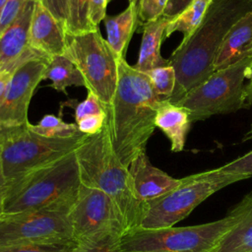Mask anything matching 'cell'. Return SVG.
Segmentation results:
<instances>
[{
    "label": "cell",
    "instance_id": "13",
    "mask_svg": "<svg viewBox=\"0 0 252 252\" xmlns=\"http://www.w3.org/2000/svg\"><path fill=\"white\" fill-rule=\"evenodd\" d=\"M35 1L30 0L17 20L0 35V71L14 72L28 60L43 58L30 46V26Z\"/></svg>",
    "mask_w": 252,
    "mask_h": 252
},
{
    "label": "cell",
    "instance_id": "34",
    "mask_svg": "<svg viewBox=\"0 0 252 252\" xmlns=\"http://www.w3.org/2000/svg\"><path fill=\"white\" fill-rule=\"evenodd\" d=\"M38 1L49 11V13L62 25L64 29L66 17H67L68 0H38Z\"/></svg>",
    "mask_w": 252,
    "mask_h": 252
},
{
    "label": "cell",
    "instance_id": "35",
    "mask_svg": "<svg viewBox=\"0 0 252 252\" xmlns=\"http://www.w3.org/2000/svg\"><path fill=\"white\" fill-rule=\"evenodd\" d=\"M191 1L192 0H169L163 15L173 18L178 15L186 6H188Z\"/></svg>",
    "mask_w": 252,
    "mask_h": 252
},
{
    "label": "cell",
    "instance_id": "12",
    "mask_svg": "<svg viewBox=\"0 0 252 252\" xmlns=\"http://www.w3.org/2000/svg\"><path fill=\"white\" fill-rule=\"evenodd\" d=\"M47 60L31 59L15 69L6 97L0 105V130L29 123V105L35 88L43 80Z\"/></svg>",
    "mask_w": 252,
    "mask_h": 252
},
{
    "label": "cell",
    "instance_id": "14",
    "mask_svg": "<svg viewBox=\"0 0 252 252\" xmlns=\"http://www.w3.org/2000/svg\"><path fill=\"white\" fill-rule=\"evenodd\" d=\"M134 193L138 200L147 206L179 185L180 179L174 178L155 166L146 152L139 155L127 167Z\"/></svg>",
    "mask_w": 252,
    "mask_h": 252
},
{
    "label": "cell",
    "instance_id": "28",
    "mask_svg": "<svg viewBox=\"0 0 252 252\" xmlns=\"http://www.w3.org/2000/svg\"><path fill=\"white\" fill-rule=\"evenodd\" d=\"M72 102L74 103L72 107L75 108L74 116L76 124L88 116L106 112L98 98L92 92H88V95L85 100L81 102L72 100Z\"/></svg>",
    "mask_w": 252,
    "mask_h": 252
},
{
    "label": "cell",
    "instance_id": "5",
    "mask_svg": "<svg viewBox=\"0 0 252 252\" xmlns=\"http://www.w3.org/2000/svg\"><path fill=\"white\" fill-rule=\"evenodd\" d=\"M29 123L0 130L1 160L6 183L75 152L86 136L50 138L32 131Z\"/></svg>",
    "mask_w": 252,
    "mask_h": 252
},
{
    "label": "cell",
    "instance_id": "21",
    "mask_svg": "<svg viewBox=\"0 0 252 252\" xmlns=\"http://www.w3.org/2000/svg\"><path fill=\"white\" fill-rule=\"evenodd\" d=\"M43 80H50L51 87L60 93H66L67 87H85L84 78L76 65L65 55L50 57L45 66Z\"/></svg>",
    "mask_w": 252,
    "mask_h": 252
},
{
    "label": "cell",
    "instance_id": "33",
    "mask_svg": "<svg viewBox=\"0 0 252 252\" xmlns=\"http://www.w3.org/2000/svg\"><path fill=\"white\" fill-rule=\"evenodd\" d=\"M109 0H89V20L94 29L106 16V7Z\"/></svg>",
    "mask_w": 252,
    "mask_h": 252
},
{
    "label": "cell",
    "instance_id": "42",
    "mask_svg": "<svg viewBox=\"0 0 252 252\" xmlns=\"http://www.w3.org/2000/svg\"><path fill=\"white\" fill-rule=\"evenodd\" d=\"M211 252H219V251H217L216 249H214V250H212ZM227 252H241V251H227Z\"/></svg>",
    "mask_w": 252,
    "mask_h": 252
},
{
    "label": "cell",
    "instance_id": "17",
    "mask_svg": "<svg viewBox=\"0 0 252 252\" xmlns=\"http://www.w3.org/2000/svg\"><path fill=\"white\" fill-rule=\"evenodd\" d=\"M172 17L162 15L156 20L143 24V35L137 63L134 68L146 73L157 67L169 65V61L160 54V45L164 38L165 30Z\"/></svg>",
    "mask_w": 252,
    "mask_h": 252
},
{
    "label": "cell",
    "instance_id": "16",
    "mask_svg": "<svg viewBox=\"0 0 252 252\" xmlns=\"http://www.w3.org/2000/svg\"><path fill=\"white\" fill-rule=\"evenodd\" d=\"M250 55H252V11L235 23L225 35L215 57L214 72Z\"/></svg>",
    "mask_w": 252,
    "mask_h": 252
},
{
    "label": "cell",
    "instance_id": "4",
    "mask_svg": "<svg viewBox=\"0 0 252 252\" xmlns=\"http://www.w3.org/2000/svg\"><path fill=\"white\" fill-rule=\"evenodd\" d=\"M75 152L6 183L4 214L51 211L68 215L81 187Z\"/></svg>",
    "mask_w": 252,
    "mask_h": 252
},
{
    "label": "cell",
    "instance_id": "29",
    "mask_svg": "<svg viewBox=\"0 0 252 252\" xmlns=\"http://www.w3.org/2000/svg\"><path fill=\"white\" fill-rule=\"evenodd\" d=\"M30 0H7L0 14V35L17 20Z\"/></svg>",
    "mask_w": 252,
    "mask_h": 252
},
{
    "label": "cell",
    "instance_id": "26",
    "mask_svg": "<svg viewBox=\"0 0 252 252\" xmlns=\"http://www.w3.org/2000/svg\"><path fill=\"white\" fill-rule=\"evenodd\" d=\"M77 244L63 243H16L0 246V252H73Z\"/></svg>",
    "mask_w": 252,
    "mask_h": 252
},
{
    "label": "cell",
    "instance_id": "39",
    "mask_svg": "<svg viewBox=\"0 0 252 252\" xmlns=\"http://www.w3.org/2000/svg\"><path fill=\"white\" fill-rule=\"evenodd\" d=\"M3 198H4V189L0 190V217L4 214V209H3Z\"/></svg>",
    "mask_w": 252,
    "mask_h": 252
},
{
    "label": "cell",
    "instance_id": "15",
    "mask_svg": "<svg viewBox=\"0 0 252 252\" xmlns=\"http://www.w3.org/2000/svg\"><path fill=\"white\" fill-rule=\"evenodd\" d=\"M30 46L46 59L64 55L66 50V33L62 25L38 0L30 26Z\"/></svg>",
    "mask_w": 252,
    "mask_h": 252
},
{
    "label": "cell",
    "instance_id": "11",
    "mask_svg": "<svg viewBox=\"0 0 252 252\" xmlns=\"http://www.w3.org/2000/svg\"><path fill=\"white\" fill-rule=\"evenodd\" d=\"M29 242L77 244L66 214L51 211L3 214L0 217V246Z\"/></svg>",
    "mask_w": 252,
    "mask_h": 252
},
{
    "label": "cell",
    "instance_id": "31",
    "mask_svg": "<svg viewBox=\"0 0 252 252\" xmlns=\"http://www.w3.org/2000/svg\"><path fill=\"white\" fill-rule=\"evenodd\" d=\"M120 239L121 237L111 236L97 242L79 244L73 252H122L119 246Z\"/></svg>",
    "mask_w": 252,
    "mask_h": 252
},
{
    "label": "cell",
    "instance_id": "6",
    "mask_svg": "<svg viewBox=\"0 0 252 252\" xmlns=\"http://www.w3.org/2000/svg\"><path fill=\"white\" fill-rule=\"evenodd\" d=\"M246 179L219 168L180 178V183L161 197L147 204L139 228L156 229L174 226L217 191Z\"/></svg>",
    "mask_w": 252,
    "mask_h": 252
},
{
    "label": "cell",
    "instance_id": "37",
    "mask_svg": "<svg viewBox=\"0 0 252 252\" xmlns=\"http://www.w3.org/2000/svg\"><path fill=\"white\" fill-rule=\"evenodd\" d=\"M249 82L246 85V99L249 104H252V67L248 76Z\"/></svg>",
    "mask_w": 252,
    "mask_h": 252
},
{
    "label": "cell",
    "instance_id": "7",
    "mask_svg": "<svg viewBox=\"0 0 252 252\" xmlns=\"http://www.w3.org/2000/svg\"><path fill=\"white\" fill-rule=\"evenodd\" d=\"M237 223L230 212L220 220L207 223L156 229L138 228L120 239L122 252H211Z\"/></svg>",
    "mask_w": 252,
    "mask_h": 252
},
{
    "label": "cell",
    "instance_id": "25",
    "mask_svg": "<svg viewBox=\"0 0 252 252\" xmlns=\"http://www.w3.org/2000/svg\"><path fill=\"white\" fill-rule=\"evenodd\" d=\"M161 100H168L176 85V74L172 65L157 67L145 73Z\"/></svg>",
    "mask_w": 252,
    "mask_h": 252
},
{
    "label": "cell",
    "instance_id": "24",
    "mask_svg": "<svg viewBox=\"0 0 252 252\" xmlns=\"http://www.w3.org/2000/svg\"><path fill=\"white\" fill-rule=\"evenodd\" d=\"M29 127L34 133L50 138H68L81 134L76 123H66L52 114L43 116L35 125L30 123Z\"/></svg>",
    "mask_w": 252,
    "mask_h": 252
},
{
    "label": "cell",
    "instance_id": "38",
    "mask_svg": "<svg viewBox=\"0 0 252 252\" xmlns=\"http://www.w3.org/2000/svg\"><path fill=\"white\" fill-rule=\"evenodd\" d=\"M6 186V178L3 173L2 160H1V141H0V190H3Z\"/></svg>",
    "mask_w": 252,
    "mask_h": 252
},
{
    "label": "cell",
    "instance_id": "20",
    "mask_svg": "<svg viewBox=\"0 0 252 252\" xmlns=\"http://www.w3.org/2000/svg\"><path fill=\"white\" fill-rule=\"evenodd\" d=\"M137 3L138 0H128V6L122 12L106 15L103 19L106 40L119 59H125L129 42L140 24Z\"/></svg>",
    "mask_w": 252,
    "mask_h": 252
},
{
    "label": "cell",
    "instance_id": "1",
    "mask_svg": "<svg viewBox=\"0 0 252 252\" xmlns=\"http://www.w3.org/2000/svg\"><path fill=\"white\" fill-rule=\"evenodd\" d=\"M160 101L149 77L119 60L117 88L106 113L111 146L124 166L146 152Z\"/></svg>",
    "mask_w": 252,
    "mask_h": 252
},
{
    "label": "cell",
    "instance_id": "8",
    "mask_svg": "<svg viewBox=\"0 0 252 252\" xmlns=\"http://www.w3.org/2000/svg\"><path fill=\"white\" fill-rule=\"evenodd\" d=\"M251 67L252 55L215 71L175 103L190 111L191 122L236 111L246 104L244 81L248 78Z\"/></svg>",
    "mask_w": 252,
    "mask_h": 252
},
{
    "label": "cell",
    "instance_id": "18",
    "mask_svg": "<svg viewBox=\"0 0 252 252\" xmlns=\"http://www.w3.org/2000/svg\"><path fill=\"white\" fill-rule=\"evenodd\" d=\"M190 111L169 100H161L158 106L155 124L170 142L171 152L183 151L191 125Z\"/></svg>",
    "mask_w": 252,
    "mask_h": 252
},
{
    "label": "cell",
    "instance_id": "41",
    "mask_svg": "<svg viewBox=\"0 0 252 252\" xmlns=\"http://www.w3.org/2000/svg\"><path fill=\"white\" fill-rule=\"evenodd\" d=\"M6 2H7V0H0V14H1V12H2V9H3L4 5L6 4Z\"/></svg>",
    "mask_w": 252,
    "mask_h": 252
},
{
    "label": "cell",
    "instance_id": "19",
    "mask_svg": "<svg viewBox=\"0 0 252 252\" xmlns=\"http://www.w3.org/2000/svg\"><path fill=\"white\" fill-rule=\"evenodd\" d=\"M228 212L237 217V223L215 248L219 252H252V190Z\"/></svg>",
    "mask_w": 252,
    "mask_h": 252
},
{
    "label": "cell",
    "instance_id": "32",
    "mask_svg": "<svg viewBox=\"0 0 252 252\" xmlns=\"http://www.w3.org/2000/svg\"><path fill=\"white\" fill-rule=\"evenodd\" d=\"M107 121V113L94 114L82 119L77 123L78 129L85 135H94L102 130Z\"/></svg>",
    "mask_w": 252,
    "mask_h": 252
},
{
    "label": "cell",
    "instance_id": "30",
    "mask_svg": "<svg viewBox=\"0 0 252 252\" xmlns=\"http://www.w3.org/2000/svg\"><path fill=\"white\" fill-rule=\"evenodd\" d=\"M218 168L222 172L240 175L246 179L252 177V151Z\"/></svg>",
    "mask_w": 252,
    "mask_h": 252
},
{
    "label": "cell",
    "instance_id": "10",
    "mask_svg": "<svg viewBox=\"0 0 252 252\" xmlns=\"http://www.w3.org/2000/svg\"><path fill=\"white\" fill-rule=\"evenodd\" d=\"M74 241L97 242L111 236L122 237L126 231L112 199L101 190L81 184L68 215Z\"/></svg>",
    "mask_w": 252,
    "mask_h": 252
},
{
    "label": "cell",
    "instance_id": "2",
    "mask_svg": "<svg viewBox=\"0 0 252 252\" xmlns=\"http://www.w3.org/2000/svg\"><path fill=\"white\" fill-rule=\"evenodd\" d=\"M252 11V0H213L201 25L168 59L176 74L169 101L175 103L214 73L217 52L229 30Z\"/></svg>",
    "mask_w": 252,
    "mask_h": 252
},
{
    "label": "cell",
    "instance_id": "9",
    "mask_svg": "<svg viewBox=\"0 0 252 252\" xmlns=\"http://www.w3.org/2000/svg\"><path fill=\"white\" fill-rule=\"evenodd\" d=\"M68 57L81 72L85 87L100 101L105 111L111 106L118 83L119 57L98 29L66 35Z\"/></svg>",
    "mask_w": 252,
    "mask_h": 252
},
{
    "label": "cell",
    "instance_id": "40",
    "mask_svg": "<svg viewBox=\"0 0 252 252\" xmlns=\"http://www.w3.org/2000/svg\"><path fill=\"white\" fill-rule=\"evenodd\" d=\"M249 140H252V124H251L250 129L247 131V133L244 135V137L242 139L243 142H246V141H249Z\"/></svg>",
    "mask_w": 252,
    "mask_h": 252
},
{
    "label": "cell",
    "instance_id": "3",
    "mask_svg": "<svg viewBox=\"0 0 252 252\" xmlns=\"http://www.w3.org/2000/svg\"><path fill=\"white\" fill-rule=\"evenodd\" d=\"M75 155L81 183L101 190L112 199L126 233L138 229L146 207L134 193L128 168L112 149L107 121L100 132L86 136Z\"/></svg>",
    "mask_w": 252,
    "mask_h": 252
},
{
    "label": "cell",
    "instance_id": "23",
    "mask_svg": "<svg viewBox=\"0 0 252 252\" xmlns=\"http://www.w3.org/2000/svg\"><path fill=\"white\" fill-rule=\"evenodd\" d=\"M94 29L89 20V0H68L64 31L66 35H75Z\"/></svg>",
    "mask_w": 252,
    "mask_h": 252
},
{
    "label": "cell",
    "instance_id": "27",
    "mask_svg": "<svg viewBox=\"0 0 252 252\" xmlns=\"http://www.w3.org/2000/svg\"><path fill=\"white\" fill-rule=\"evenodd\" d=\"M168 2L169 0H138L137 8L140 23L143 25L162 16Z\"/></svg>",
    "mask_w": 252,
    "mask_h": 252
},
{
    "label": "cell",
    "instance_id": "36",
    "mask_svg": "<svg viewBox=\"0 0 252 252\" xmlns=\"http://www.w3.org/2000/svg\"><path fill=\"white\" fill-rule=\"evenodd\" d=\"M12 76H13L12 71H9V70L0 71V105L3 103L6 97V94L12 80Z\"/></svg>",
    "mask_w": 252,
    "mask_h": 252
},
{
    "label": "cell",
    "instance_id": "22",
    "mask_svg": "<svg viewBox=\"0 0 252 252\" xmlns=\"http://www.w3.org/2000/svg\"><path fill=\"white\" fill-rule=\"evenodd\" d=\"M213 0H192L178 15L169 22L164 37H168L175 32L183 33V38L179 44H184L192 36L201 25Z\"/></svg>",
    "mask_w": 252,
    "mask_h": 252
}]
</instances>
